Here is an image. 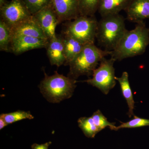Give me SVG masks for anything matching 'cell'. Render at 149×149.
I'll return each instance as SVG.
<instances>
[{
	"instance_id": "23",
	"label": "cell",
	"mask_w": 149,
	"mask_h": 149,
	"mask_svg": "<svg viewBox=\"0 0 149 149\" xmlns=\"http://www.w3.org/2000/svg\"><path fill=\"white\" fill-rule=\"evenodd\" d=\"M149 125V119L141 118L133 116V118L128 122L123 123L119 126H116L115 130L124 128H135Z\"/></svg>"
},
{
	"instance_id": "10",
	"label": "cell",
	"mask_w": 149,
	"mask_h": 149,
	"mask_svg": "<svg viewBox=\"0 0 149 149\" xmlns=\"http://www.w3.org/2000/svg\"><path fill=\"white\" fill-rule=\"evenodd\" d=\"M49 42L47 40L36 37L14 36L11 45V52L18 55L31 50L46 48Z\"/></svg>"
},
{
	"instance_id": "15",
	"label": "cell",
	"mask_w": 149,
	"mask_h": 149,
	"mask_svg": "<svg viewBox=\"0 0 149 149\" xmlns=\"http://www.w3.org/2000/svg\"><path fill=\"white\" fill-rule=\"evenodd\" d=\"M131 0H100L98 11L102 17L119 14L125 10Z\"/></svg>"
},
{
	"instance_id": "22",
	"label": "cell",
	"mask_w": 149,
	"mask_h": 149,
	"mask_svg": "<svg viewBox=\"0 0 149 149\" xmlns=\"http://www.w3.org/2000/svg\"><path fill=\"white\" fill-rule=\"evenodd\" d=\"M26 7L32 15L49 5L51 4V0H22Z\"/></svg>"
},
{
	"instance_id": "9",
	"label": "cell",
	"mask_w": 149,
	"mask_h": 149,
	"mask_svg": "<svg viewBox=\"0 0 149 149\" xmlns=\"http://www.w3.org/2000/svg\"><path fill=\"white\" fill-rule=\"evenodd\" d=\"M59 23L75 19L80 15L78 0H51Z\"/></svg>"
},
{
	"instance_id": "14",
	"label": "cell",
	"mask_w": 149,
	"mask_h": 149,
	"mask_svg": "<svg viewBox=\"0 0 149 149\" xmlns=\"http://www.w3.org/2000/svg\"><path fill=\"white\" fill-rule=\"evenodd\" d=\"M61 36L63 43L65 58L64 65H68L83 50L85 45L67 34L62 33Z\"/></svg>"
},
{
	"instance_id": "12",
	"label": "cell",
	"mask_w": 149,
	"mask_h": 149,
	"mask_svg": "<svg viewBox=\"0 0 149 149\" xmlns=\"http://www.w3.org/2000/svg\"><path fill=\"white\" fill-rule=\"evenodd\" d=\"M46 49L51 65L60 67L65 64L64 48L61 35H56V37L49 40Z\"/></svg>"
},
{
	"instance_id": "1",
	"label": "cell",
	"mask_w": 149,
	"mask_h": 149,
	"mask_svg": "<svg viewBox=\"0 0 149 149\" xmlns=\"http://www.w3.org/2000/svg\"><path fill=\"white\" fill-rule=\"evenodd\" d=\"M149 44V28L143 22L137 23L132 30H127L110 56L116 61L141 55Z\"/></svg>"
},
{
	"instance_id": "8",
	"label": "cell",
	"mask_w": 149,
	"mask_h": 149,
	"mask_svg": "<svg viewBox=\"0 0 149 149\" xmlns=\"http://www.w3.org/2000/svg\"><path fill=\"white\" fill-rule=\"evenodd\" d=\"M32 16L43 30L49 41L56 37V27L59 23L51 4Z\"/></svg>"
},
{
	"instance_id": "5",
	"label": "cell",
	"mask_w": 149,
	"mask_h": 149,
	"mask_svg": "<svg viewBox=\"0 0 149 149\" xmlns=\"http://www.w3.org/2000/svg\"><path fill=\"white\" fill-rule=\"evenodd\" d=\"M98 22L95 15H80L67 22L62 33L72 36L85 45L95 44Z\"/></svg>"
},
{
	"instance_id": "20",
	"label": "cell",
	"mask_w": 149,
	"mask_h": 149,
	"mask_svg": "<svg viewBox=\"0 0 149 149\" xmlns=\"http://www.w3.org/2000/svg\"><path fill=\"white\" fill-rule=\"evenodd\" d=\"M80 15L93 16L98 9L100 0H78Z\"/></svg>"
},
{
	"instance_id": "2",
	"label": "cell",
	"mask_w": 149,
	"mask_h": 149,
	"mask_svg": "<svg viewBox=\"0 0 149 149\" xmlns=\"http://www.w3.org/2000/svg\"><path fill=\"white\" fill-rule=\"evenodd\" d=\"M125 20L117 14L103 17L98 22L96 39L104 50L112 52L116 47L127 30Z\"/></svg>"
},
{
	"instance_id": "17",
	"label": "cell",
	"mask_w": 149,
	"mask_h": 149,
	"mask_svg": "<svg viewBox=\"0 0 149 149\" xmlns=\"http://www.w3.org/2000/svg\"><path fill=\"white\" fill-rule=\"evenodd\" d=\"M13 37L12 29L4 22L0 20V50L10 52L11 45Z\"/></svg>"
},
{
	"instance_id": "24",
	"label": "cell",
	"mask_w": 149,
	"mask_h": 149,
	"mask_svg": "<svg viewBox=\"0 0 149 149\" xmlns=\"http://www.w3.org/2000/svg\"><path fill=\"white\" fill-rule=\"evenodd\" d=\"M52 143L51 141L42 144L34 143L31 146V148L32 149H49V146Z\"/></svg>"
},
{
	"instance_id": "19",
	"label": "cell",
	"mask_w": 149,
	"mask_h": 149,
	"mask_svg": "<svg viewBox=\"0 0 149 149\" xmlns=\"http://www.w3.org/2000/svg\"><path fill=\"white\" fill-rule=\"evenodd\" d=\"M0 117L2 118L8 125L19 120L24 119L31 120L34 118L30 112L21 110H17L9 113H1Z\"/></svg>"
},
{
	"instance_id": "25",
	"label": "cell",
	"mask_w": 149,
	"mask_h": 149,
	"mask_svg": "<svg viewBox=\"0 0 149 149\" xmlns=\"http://www.w3.org/2000/svg\"><path fill=\"white\" fill-rule=\"evenodd\" d=\"M7 125H8V124L6 122L5 120H4L2 118L0 117V130H2Z\"/></svg>"
},
{
	"instance_id": "26",
	"label": "cell",
	"mask_w": 149,
	"mask_h": 149,
	"mask_svg": "<svg viewBox=\"0 0 149 149\" xmlns=\"http://www.w3.org/2000/svg\"><path fill=\"white\" fill-rule=\"evenodd\" d=\"M8 2L7 0H0V8L6 5Z\"/></svg>"
},
{
	"instance_id": "3",
	"label": "cell",
	"mask_w": 149,
	"mask_h": 149,
	"mask_svg": "<svg viewBox=\"0 0 149 149\" xmlns=\"http://www.w3.org/2000/svg\"><path fill=\"white\" fill-rule=\"evenodd\" d=\"M111 52L97 47L95 44L85 45L83 50L68 65L70 70L68 76L76 80L80 76L93 75L99 63Z\"/></svg>"
},
{
	"instance_id": "7",
	"label": "cell",
	"mask_w": 149,
	"mask_h": 149,
	"mask_svg": "<svg viewBox=\"0 0 149 149\" xmlns=\"http://www.w3.org/2000/svg\"><path fill=\"white\" fill-rule=\"evenodd\" d=\"M1 19L12 29L32 17L22 0H12L0 8Z\"/></svg>"
},
{
	"instance_id": "16",
	"label": "cell",
	"mask_w": 149,
	"mask_h": 149,
	"mask_svg": "<svg viewBox=\"0 0 149 149\" xmlns=\"http://www.w3.org/2000/svg\"><path fill=\"white\" fill-rule=\"evenodd\" d=\"M128 77V72L125 71L123 72L121 77H116V80L118 81L120 84L123 95L128 104V115L129 117L130 118L132 116H134L133 110L135 108V102L133 99V93L130 88Z\"/></svg>"
},
{
	"instance_id": "6",
	"label": "cell",
	"mask_w": 149,
	"mask_h": 149,
	"mask_svg": "<svg viewBox=\"0 0 149 149\" xmlns=\"http://www.w3.org/2000/svg\"><path fill=\"white\" fill-rule=\"evenodd\" d=\"M115 61L111 57L108 59L104 58L100 63L98 67L93 72V77L84 82L98 88L105 95L108 94L116 85L113 67Z\"/></svg>"
},
{
	"instance_id": "18",
	"label": "cell",
	"mask_w": 149,
	"mask_h": 149,
	"mask_svg": "<svg viewBox=\"0 0 149 149\" xmlns=\"http://www.w3.org/2000/svg\"><path fill=\"white\" fill-rule=\"evenodd\" d=\"M77 122L78 126L83 131L84 135L88 138H95L96 134L100 132L91 116L80 118Z\"/></svg>"
},
{
	"instance_id": "11",
	"label": "cell",
	"mask_w": 149,
	"mask_h": 149,
	"mask_svg": "<svg viewBox=\"0 0 149 149\" xmlns=\"http://www.w3.org/2000/svg\"><path fill=\"white\" fill-rule=\"evenodd\" d=\"M128 20L139 23L149 19V0H131L125 10Z\"/></svg>"
},
{
	"instance_id": "13",
	"label": "cell",
	"mask_w": 149,
	"mask_h": 149,
	"mask_svg": "<svg viewBox=\"0 0 149 149\" xmlns=\"http://www.w3.org/2000/svg\"><path fill=\"white\" fill-rule=\"evenodd\" d=\"M13 37L25 36L48 40L43 30L33 16L12 29Z\"/></svg>"
},
{
	"instance_id": "4",
	"label": "cell",
	"mask_w": 149,
	"mask_h": 149,
	"mask_svg": "<svg viewBox=\"0 0 149 149\" xmlns=\"http://www.w3.org/2000/svg\"><path fill=\"white\" fill-rule=\"evenodd\" d=\"M45 73V78L39 88L45 98L49 102L58 103L72 97L76 87V80L60 74L57 72L49 76Z\"/></svg>"
},
{
	"instance_id": "21",
	"label": "cell",
	"mask_w": 149,
	"mask_h": 149,
	"mask_svg": "<svg viewBox=\"0 0 149 149\" xmlns=\"http://www.w3.org/2000/svg\"><path fill=\"white\" fill-rule=\"evenodd\" d=\"M91 117L100 132L107 127H109L111 130H115L116 127L115 123L108 121L107 118L102 114L100 110L95 112Z\"/></svg>"
}]
</instances>
